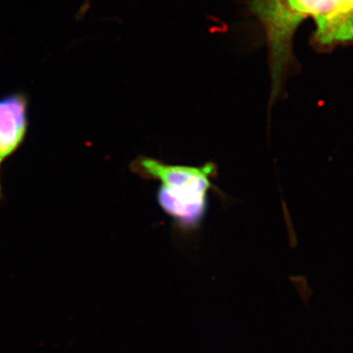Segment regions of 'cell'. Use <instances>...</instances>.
Here are the masks:
<instances>
[{
  "label": "cell",
  "mask_w": 353,
  "mask_h": 353,
  "mask_svg": "<svg viewBox=\"0 0 353 353\" xmlns=\"http://www.w3.org/2000/svg\"><path fill=\"white\" fill-rule=\"evenodd\" d=\"M299 22L312 16L317 24L315 38L322 46L353 39V0H285Z\"/></svg>",
  "instance_id": "cell-2"
},
{
  "label": "cell",
  "mask_w": 353,
  "mask_h": 353,
  "mask_svg": "<svg viewBox=\"0 0 353 353\" xmlns=\"http://www.w3.org/2000/svg\"><path fill=\"white\" fill-rule=\"evenodd\" d=\"M2 161L0 160V166H1ZM2 197V192H1V183H0V199Z\"/></svg>",
  "instance_id": "cell-4"
},
{
  "label": "cell",
  "mask_w": 353,
  "mask_h": 353,
  "mask_svg": "<svg viewBox=\"0 0 353 353\" xmlns=\"http://www.w3.org/2000/svg\"><path fill=\"white\" fill-rule=\"evenodd\" d=\"M130 168L143 180L161 183L157 194L158 205L183 234L194 233L201 226L208 212L210 190L225 199L214 185L218 176L214 162L201 166L173 165L141 155L132 161Z\"/></svg>",
  "instance_id": "cell-1"
},
{
  "label": "cell",
  "mask_w": 353,
  "mask_h": 353,
  "mask_svg": "<svg viewBox=\"0 0 353 353\" xmlns=\"http://www.w3.org/2000/svg\"><path fill=\"white\" fill-rule=\"evenodd\" d=\"M28 99L13 94L0 99V160L2 162L17 150L27 132Z\"/></svg>",
  "instance_id": "cell-3"
}]
</instances>
